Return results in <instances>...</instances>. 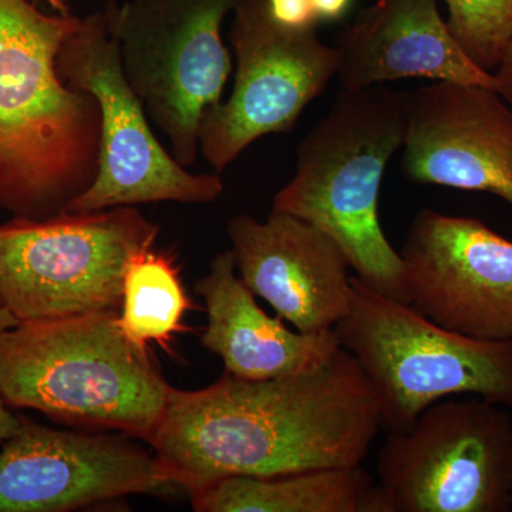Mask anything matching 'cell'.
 Segmentation results:
<instances>
[{
  "label": "cell",
  "mask_w": 512,
  "mask_h": 512,
  "mask_svg": "<svg viewBox=\"0 0 512 512\" xmlns=\"http://www.w3.org/2000/svg\"><path fill=\"white\" fill-rule=\"evenodd\" d=\"M375 393L345 348L311 372L200 390L170 387L147 441L165 480L198 494L228 477L362 466L379 436Z\"/></svg>",
  "instance_id": "obj_1"
},
{
  "label": "cell",
  "mask_w": 512,
  "mask_h": 512,
  "mask_svg": "<svg viewBox=\"0 0 512 512\" xmlns=\"http://www.w3.org/2000/svg\"><path fill=\"white\" fill-rule=\"evenodd\" d=\"M80 20L0 0V210L16 220L62 214L96 178L99 103L57 72Z\"/></svg>",
  "instance_id": "obj_2"
},
{
  "label": "cell",
  "mask_w": 512,
  "mask_h": 512,
  "mask_svg": "<svg viewBox=\"0 0 512 512\" xmlns=\"http://www.w3.org/2000/svg\"><path fill=\"white\" fill-rule=\"evenodd\" d=\"M409 109L410 93L386 84L340 90L299 144L295 174L272 202V210L329 235L367 288L403 303L406 272L380 225L379 194L390 158L406 141Z\"/></svg>",
  "instance_id": "obj_3"
},
{
  "label": "cell",
  "mask_w": 512,
  "mask_h": 512,
  "mask_svg": "<svg viewBox=\"0 0 512 512\" xmlns=\"http://www.w3.org/2000/svg\"><path fill=\"white\" fill-rule=\"evenodd\" d=\"M117 315L33 320L2 333L0 394L8 406L150 440L171 386Z\"/></svg>",
  "instance_id": "obj_4"
},
{
  "label": "cell",
  "mask_w": 512,
  "mask_h": 512,
  "mask_svg": "<svg viewBox=\"0 0 512 512\" xmlns=\"http://www.w3.org/2000/svg\"><path fill=\"white\" fill-rule=\"evenodd\" d=\"M352 292V308L333 330L369 379L383 430L407 429L431 404L458 394L512 409V340L443 328L357 276Z\"/></svg>",
  "instance_id": "obj_5"
},
{
  "label": "cell",
  "mask_w": 512,
  "mask_h": 512,
  "mask_svg": "<svg viewBox=\"0 0 512 512\" xmlns=\"http://www.w3.org/2000/svg\"><path fill=\"white\" fill-rule=\"evenodd\" d=\"M160 227L136 207L0 225V308L19 323L119 312L131 259Z\"/></svg>",
  "instance_id": "obj_6"
},
{
  "label": "cell",
  "mask_w": 512,
  "mask_h": 512,
  "mask_svg": "<svg viewBox=\"0 0 512 512\" xmlns=\"http://www.w3.org/2000/svg\"><path fill=\"white\" fill-rule=\"evenodd\" d=\"M239 0L109 2L121 69L184 167L197 161L205 111L222 101L232 59L222 23Z\"/></svg>",
  "instance_id": "obj_7"
},
{
  "label": "cell",
  "mask_w": 512,
  "mask_h": 512,
  "mask_svg": "<svg viewBox=\"0 0 512 512\" xmlns=\"http://www.w3.org/2000/svg\"><path fill=\"white\" fill-rule=\"evenodd\" d=\"M57 72L67 86L92 94L101 114L96 178L67 211L86 214L151 202L211 204L221 197L220 174L190 173L158 140L121 69L106 6L84 16L64 40Z\"/></svg>",
  "instance_id": "obj_8"
},
{
  "label": "cell",
  "mask_w": 512,
  "mask_h": 512,
  "mask_svg": "<svg viewBox=\"0 0 512 512\" xmlns=\"http://www.w3.org/2000/svg\"><path fill=\"white\" fill-rule=\"evenodd\" d=\"M387 512H508L512 417L483 399L431 404L377 460Z\"/></svg>",
  "instance_id": "obj_9"
},
{
  "label": "cell",
  "mask_w": 512,
  "mask_h": 512,
  "mask_svg": "<svg viewBox=\"0 0 512 512\" xmlns=\"http://www.w3.org/2000/svg\"><path fill=\"white\" fill-rule=\"evenodd\" d=\"M232 13L234 87L205 111L200 127L202 157L218 174L259 138L291 131L339 67L338 50L323 43L316 28L279 25L266 0H239Z\"/></svg>",
  "instance_id": "obj_10"
},
{
  "label": "cell",
  "mask_w": 512,
  "mask_h": 512,
  "mask_svg": "<svg viewBox=\"0 0 512 512\" xmlns=\"http://www.w3.org/2000/svg\"><path fill=\"white\" fill-rule=\"evenodd\" d=\"M409 303L453 332L512 340V241L470 217L421 210L400 251Z\"/></svg>",
  "instance_id": "obj_11"
},
{
  "label": "cell",
  "mask_w": 512,
  "mask_h": 512,
  "mask_svg": "<svg viewBox=\"0 0 512 512\" xmlns=\"http://www.w3.org/2000/svg\"><path fill=\"white\" fill-rule=\"evenodd\" d=\"M156 457L133 441L23 421L0 451V512H66L168 493Z\"/></svg>",
  "instance_id": "obj_12"
},
{
  "label": "cell",
  "mask_w": 512,
  "mask_h": 512,
  "mask_svg": "<svg viewBox=\"0 0 512 512\" xmlns=\"http://www.w3.org/2000/svg\"><path fill=\"white\" fill-rule=\"evenodd\" d=\"M403 170L414 183L484 191L512 205V110L497 90L433 82L410 93Z\"/></svg>",
  "instance_id": "obj_13"
},
{
  "label": "cell",
  "mask_w": 512,
  "mask_h": 512,
  "mask_svg": "<svg viewBox=\"0 0 512 512\" xmlns=\"http://www.w3.org/2000/svg\"><path fill=\"white\" fill-rule=\"evenodd\" d=\"M227 231L239 278L296 330L319 335L348 316L350 262L325 232L274 210L265 221L237 215Z\"/></svg>",
  "instance_id": "obj_14"
},
{
  "label": "cell",
  "mask_w": 512,
  "mask_h": 512,
  "mask_svg": "<svg viewBox=\"0 0 512 512\" xmlns=\"http://www.w3.org/2000/svg\"><path fill=\"white\" fill-rule=\"evenodd\" d=\"M342 90L419 79L473 84L497 90L458 45L441 18L437 0H373L336 37Z\"/></svg>",
  "instance_id": "obj_15"
},
{
  "label": "cell",
  "mask_w": 512,
  "mask_h": 512,
  "mask_svg": "<svg viewBox=\"0 0 512 512\" xmlns=\"http://www.w3.org/2000/svg\"><path fill=\"white\" fill-rule=\"evenodd\" d=\"M195 293L204 299L208 315L202 346L220 357L229 375L248 380L301 375L318 369L340 348L335 330L293 332L284 319L259 308L237 275L231 249L212 259Z\"/></svg>",
  "instance_id": "obj_16"
},
{
  "label": "cell",
  "mask_w": 512,
  "mask_h": 512,
  "mask_svg": "<svg viewBox=\"0 0 512 512\" xmlns=\"http://www.w3.org/2000/svg\"><path fill=\"white\" fill-rule=\"evenodd\" d=\"M198 512H387L362 466L275 477H228L192 495Z\"/></svg>",
  "instance_id": "obj_17"
},
{
  "label": "cell",
  "mask_w": 512,
  "mask_h": 512,
  "mask_svg": "<svg viewBox=\"0 0 512 512\" xmlns=\"http://www.w3.org/2000/svg\"><path fill=\"white\" fill-rule=\"evenodd\" d=\"M192 305L171 255L148 248L131 259L124 275L120 329L134 345L158 343L170 352L175 333L183 332Z\"/></svg>",
  "instance_id": "obj_18"
},
{
  "label": "cell",
  "mask_w": 512,
  "mask_h": 512,
  "mask_svg": "<svg viewBox=\"0 0 512 512\" xmlns=\"http://www.w3.org/2000/svg\"><path fill=\"white\" fill-rule=\"evenodd\" d=\"M451 35L481 69L494 73L512 42V0H444Z\"/></svg>",
  "instance_id": "obj_19"
},
{
  "label": "cell",
  "mask_w": 512,
  "mask_h": 512,
  "mask_svg": "<svg viewBox=\"0 0 512 512\" xmlns=\"http://www.w3.org/2000/svg\"><path fill=\"white\" fill-rule=\"evenodd\" d=\"M272 18L291 29L316 28L318 16L312 0H266Z\"/></svg>",
  "instance_id": "obj_20"
},
{
  "label": "cell",
  "mask_w": 512,
  "mask_h": 512,
  "mask_svg": "<svg viewBox=\"0 0 512 512\" xmlns=\"http://www.w3.org/2000/svg\"><path fill=\"white\" fill-rule=\"evenodd\" d=\"M497 92L508 103L512 104V42L508 46L500 66L494 70Z\"/></svg>",
  "instance_id": "obj_21"
},
{
  "label": "cell",
  "mask_w": 512,
  "mask_h": 512,
  "mask_svg": "<svg viewBox=\"0 0 512 512\" xmlns=\"http://www.w3.org/2000/svg\"><path fill=\"white\" fill-rule=\"evenodd\" d=\"M23 420L13 416L12 412L8 409V403L3 399L0 394V443L8 441L15 436L22 427Z\"/></svg>",
  "instance_id": "obj_22"
},
{
  "label": "cell",
  "mask_w": 512,
  "mask_h": 512,
  "mask_svg": "<svg viewBox=\"0 0 512 512\" xmlns=\"http://www.w3.org/2000/svg\"><path fill=\"white\" fill-rule=\"evenodd\" d=\"M318 19H338L346 12L350 0H312Z\"/></svg>",
  "instance_id": "obj_23"
},
{
  "label": "cell",
  "mask_w": 512,
  "mask_h": 512,
  "mask_svg": "<svg viewBox=\"0 0 512 512\" xmlns=\"http://www.w3.org/2000/svg\"><path fill=\"white\" fill-rule=\"evenodd\" d=\"M16 325H19L18 319L6 309L0 308V335L5 333L6 330L15 328Z\"/></svg>",
  "instance_id": "obj_24"
},
{
  "label": "cell",
  "mask_w": 512,
  "mask_h": 512,
  "mask_svg": "<svg viewBox=\"0 0 512 512\" xmlns=\"http://www.w3.org/2000/svg\"><path fill=\"white\" fill-rule=\"evenodd\" d=\"M36 3H46L49 8H52L57 13H69L70 8L67 5L66 0H35Z\"/></svg>",
  "instance_id": "obj_25"
},
{
  "label": "cell",
  "mask_w": 512,
  "mask_h": 512,
  "mask_svg": "<svg viewBox=\"0 0 512 512\" xmlns=\"http://www.w3.org/2000/svg\"><path fill=\"white\" fill-rule=\"evenodd\" d=\"M511 511H512V503H511Z\"/></svg>",
  "instance_id": "obj_26"
}]
</instances>
